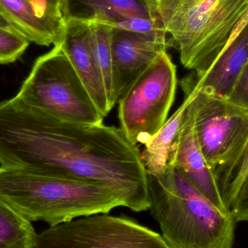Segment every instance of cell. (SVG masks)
I'll return each mask as SVG.
<instances>
[{
    "label": "cell",
    "mask_w": 248,
    "mask_h": 248,
    "mask_svg": "<svg viewBox=\"0 0 248 248\" xmlns=\"http://www.w3.org/2000/svg\"><path fill=\"white\" fill-rule=\"evenodd\" d=\"M34 248H170L158 233L125 217L99 214L37 234Z\"/></svg>",
    "instance_id": "ba28073f"
},
{
    "label": "cell",
    "mask_w": 248,
    "mask_h": 248,
    "mask_svg": "<svg viewBox=\"0 0 248 248\" xmlns=\"http://www.w3.org/2000/svg\"><path fill=\"white\" fill-rule=\"evenodd\" d=\"M228 210L236 223L248 221V172Z\"/></svg>",
    "instance_id": "ffe728a7"
},
{
    "label": "cell",
    "mask_w": 248,
    "mask_h": 248,
    "mask_svg": "<svg viewBox=\"0 0 248 248\" xmlns=\"http://www.w3.org/2000/svg\"><path fill=\"white\" fill-rule=\"evenodd\" d=\"M62 11L66 21L101 23L139 33H163L148 0H63Z\"/></svg>",
    "instance_id": "9c48e42d"
},
{
    "label": "cell",
    "mask_w": 248,
    "mask_h": 248,
    "mask_svg": "<svg viewBox=\"0 0 248 248\" xmlns=\"http://www.w3.org/2000/svg\"><path fill=\"white\" fill-rule=\"evenodd\" d=\"M16 96L27 106L61 120L103 123L104 116L60 45L36 59Z\"/></svg>",
    "instance_id": "5b68a950"
},
{
    "label": "cell",
    "mask_w": 248,
    "mask_h": 248,
    "mask_svg": "<svg viewBox=\"0 0 248 248\" xmlns=\"http://www.w3.org/2000/svg\"><path fill=\"white\" fill-rule=\"evenodd\" d=\"M227 100L238 107L248 110V63L237 78Z\"/></svg>",
    "instance_id": "44dd1931"
},
{
    "label": "cell",
    "mask_w": 248,
    "mask_h": 248,
    "mask_svg": "<svg viewBox=\"0 0 248 248\" xmlns=\"http://www.w3.org/2000/svg\"><path fill=\"white\" fill-rule=\"evenodd\" d=\"M90 24L92 48L104 79L109 107L112 110L118 103L110 45L112 27L101 23Z\"/></svg>",
    "instance_id": "e0dca14e"
},
{
    "label": "cell",
    "mask_w": 248,
    "mask_h": 248,
    "mask_svg": "<svg viewBox=\"0 0 248 248\" xmlns=\"http://www.w3.org/2000/svg\"><path fill=\"white\" fill-rule=\"evenodd\" d=\"M184 93L183 103L154 137L144 144L141 152V159L148 175L160 176L169 166L172 145L180 133L190 103V95Z\"/></svg>",
    "instance_id": "9a60e30c"
},
{
    "label": "cell",
    "mask_w": 248,
    "mask_h": 248,
    "mask_svg": "<svg viewBox=\"0 0 248 248\" xmlns=\"http://www.w3.org/2000/svg\"><path fill=\"white\" fill-rule=\"evenodd\" d=\"M159 29L198 78L248 23V0H148Z\"/></svg>",
    "instance_id": "7a4b0ae2"
},
{
    "label": "cell",
    "mask_w": 248,
    "mask_h": 248,
    "mask_svg": "<svg viewBox=\"0 0 248 248\" xmlns=\"http://www.w3.org/2000/svg\"><path fill=\"white\" fill-rule=\"evenodd\" d=\"M48 1H51L53 4H56V5L59 6L62 9V2L63 0H48Z\"/></svg>",
    "instance_id": "603a6c76"
},
{
    "label": "cell",
    "mask_w": 248,
    "mask_h": 248,
    "mask_svg": "<svg viewBox=\"0 0 248 248\" xmlns=\"http://www.w3.org/2000/svg\"><path fill=\"white\" fill-rule=\"evenodd\" d=\"M248 172V140L235 156L214 173L227 209Z\"/></svg>",
    "instance_id": "ac0fdd59"
},
{
    "label": "cell",
    "mask_w": 248,
    "mask_h": 248,
    "mask_svg": "<svg viewBox=\"0 0 248 248\" xmlns=\"http://www.w3.org/2000/svg\"><path fill=\"white\" fill-rule=\"evenodd\" d=\"M176 88V66L167 52L160 53L127 87L118 101L119 119L133 145H144L163 126Z\"/></svg>",
    "instance_id": "8992f818"
},
{
    "label": "cell",
    "mask_w": 248,
    "mask_h": 248,
    "mask_svg": "<svg viewBox=\"0 0 248 248\" xmlns=\"http://www.w3.org/2000/svg\"><path fill=\"white\" fill-rule=\"evenodd\" d=\"M0 197L30 221L49 227L124 206L113 190L94 182L0 167Z\"/></svg>",
    "instance_id": "277c9868"
},
{
    "label": "cell",
    "mask_w": 248,
    "mask_h": 248,
    "mask_svg": "<svg viewBox=\"0 0 248 248\" xmlns=\"http://www.w3.org/2000/svg\"><path fill=\"white\" fill-rule=\"evenodd\" d=\"M0 29H4V30L16 32V33L20 34V32L15 27L14 25L11 23V21L7 18V16L4 15L1 8H0Z\"/></svg>",
    "instance_id": "7402d4cb"
},
{
    "label": "cell",
    "mask_w": 248,
    "mask_h": 248,
    "mask_svg": "<svg viewBox=\"0 0 248 248\" xmlns=\"http://www.w3.org/2000/svg\"><path fill=\"white\" fill-rule=\"evenodd\" d=\"M30 42L16 32L0 29V64H9L20 59Z\"/></svg>",
    "instance_id": "d6986e66"
},
{
    "label": "cell",
    "mask_w": 248,
    "mask_h": 248,
    "mask_svg": "<svg viewBox=\"0 0 248 248\" xmlns=\"http://www.w3.org/2000/svg\"><path fill=\"white\" fill-rule=\"evenodd\" d=\"M110 45L118 101L134 80L170 46L164 33H139L118 28L111 29Z\"/></svg>",
    "instance_id": "30bf717a"
},
{
    "label": "cell",
    "mask_w": 248,
    "mask_h": 248,
    "mask_svg": "<svg viewBox=\"0 0 248 248\" xmlns=\"http://www.w3.org/2000/svg\"><path fill=\"white\" fill-rule=\"evenodd\" d=\"M0 167L100 184L134 212L150 208L141 151L122 128L61 120L15 96L0 102Z\"/></svg>",
    "instance_id": "6da1fadb"
},
{
    "label": "cell",
    "mask_w": 248,
    "mask_h": 248,
    "mask_svg": "<svg viewBox=\"0 0 248 248\" xmlns=\"http://www.w3.org/2000/svg\"><path fill=\"white\" fill-rule=\"evenodd\" d=\"M152 217L170 248H232L235 221L218 209L179 170L147 174Z\"/></svg>",
    "instance_id": "3957f363"
},
{
    "label": "cell",
    "mask_w": 248,
    "mask_h": 248,
    "mask_svg": "<svg viewBox=\"0 0 248 248\" xmlns=\"http://www.w3.org/2000/svg\"><path fill=\"white\" fill-rule=\"evenodd\" d=\"M248 63V23L224 49L209 71L195 77L197 87L206 94L227 99Z\"/></svg>",
    "instance_id": "5bb4252c"
},
{
    "label": "cell",
    "mask_w": 248,
    "mask_h": 248,
    "mask_svg": "<svg viewBox=\"0 0 248 248\" xmlns=\"http://www.w3.org/2000/svg\"><path fill=\"white\" fill-rule=\"evenodd\" d=\"M37 234L31 221L0 197V248H34Z\"/></svg>",
    "instance_id": "2e32d148"
},
{
    "label": "cell",
    "mask_w": 248,
    "mask_h": 248,
    "mask_svg": "<svg viewBox=\"0 0 248 248\" xmlns=\"http://www.w3.org/2000/svg\"><path fill=\"white\" fill-rule=\"evenodd\" d=\"M58 45L68 56L100 113L107 116L111 110L104 79L92 48L90 23L67 21L65 35Z\"/></svg>",
    "instance_id": "4fadbf2b"
},
{
    "label": "cell",
    "mask_w": 248,
    "mask_h": 248,
    "mask_svg": "<svg viewBox=\"0 0 248 248\" xmlns=\"http://www.w3.org/2000/svg\"><path fill=\"white\" fill-rule=\"evenodd\" d=\"M191 95L194 131L214 173L230 161L248 140V110L197 87L194 74L181 81Z\"/></svg>",
    "instance_id": "52a82bcc"
},
{
    "label": "cell",
    "mask_w": 248,
    "mask_h": 248,
    "mask_svg": "<svg viewBox=\"0 0 248 248\" xmlns=\"http://www.w3.org/2000/svg\"><path fill=\"white\" fill-rule=\"evenodd\" d=\"M183 91L190 95L187 91ZM169 166L179 170L218 209L230 213L223 201L215 175L208 166L195 137L191 100L182 129L172 145Z\"/></svg>",
    "instance_id": "7c38bea8"
},
{
    "label": "cell",
    "mask_w": 248,
    "mask_h": 248,
    "mask_svg": "<svg viewBox=\"0 0 248 248\" xmlns=\"http://www.w3.org/2000/svg\"><path fill=\"white\" fill-rule=\"evenodd\" d=\"M0 8L29 42L46 46L62 42L67 21L59 6L48 0H0Z\"/></svg>",
    "instance_id": "8fae6325"
}]
</instances>
